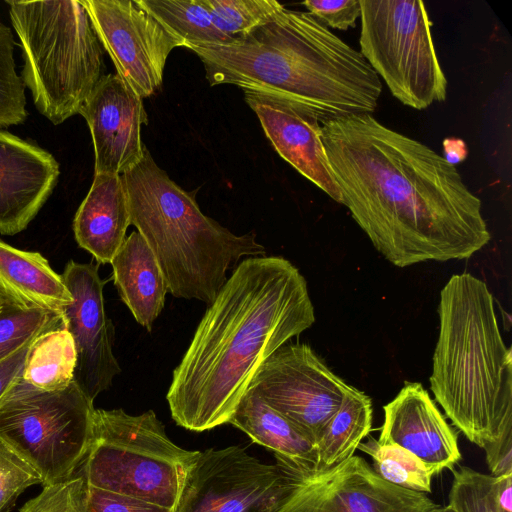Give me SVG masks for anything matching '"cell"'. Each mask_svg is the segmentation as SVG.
Returning <instances> with one entry per match:
<instances>
[{
  "instance_id": "f546056e",
  "label": "cell",
  "mask_w": 512,
  "mask_h": 512,
  "mask_svg": "<svg viewBox=\"0 0 512 512\" xmlns=\"http://www.w3.org/2000/svg\"><path fill=\"white\" fill-rule=\"evenodd\" d=\"M14 37L0 22V127L23 123L27 118L25 86L16 72Z\"/></svg>"
},
{
  "instance_id": "8d00e7d4",
  "label": "cell",
  "mask_w": 512,
  "mask_h": 512,
  "mask_svg": "<svg viewBox=\"0 0 512 512\" xmlns=\"http://www.w3.org/2000/svg\"><path fill=\"white\" fill-rule=\"evenodd\" d=\"M444 151L445 156L443 157L453 165L462 161L466 156L465 144L460 140H445Z\"/></svg>"
},
{
  "instance_id": "74e56055",
  "label": "cell",
  "mask_w": 512,
  "mask_h": 512,
  "mask_svg": "<svg viewBox=\"0 0 512 512\" xmlns=\"http://www.w3.org/2000/svg\"><path fill=\"white\" fill-rule=\"evenodd\" d=\"M430 512H454V511L448 506H444V507L437 506L435 509H433Z\"/></svg>"
},
{
  "instance_id": "d6a6232c",
  "label": "cell",
  "mask_w": 512,
  "mask_h": 512,
  "mask_svg": "<svg viewBox=\"0 0 512 512\" xmlns=\"http://www.w3.org/2000/svg\"><path fill=\"white\" fill-rule=\"evenodd\" d=\"M326 27L347 30L361 16L360 0H306L302 3Z\"/></svg>"
},
{
  "instance_id": "4316f807",
  "label": "cell",
  "mask_w": 512,
  "mask_h": 512,
  "mask_svg": "<svg viewBox=\"0 0 512 512\" xmlns=\"http://www.w3.org/2000/svg\"><path fill=\"white\" fill-rule=\"evenodd\" d=\"M62 328H66L62 314L0 302V361L42 334Z\"/></svg>"
},
{
  "instance_id": "3957f363",
  "label": "cell",
  "mask_w": 512,
  "mask_h": 512,
  "mask_svg": "<svg viewBox=\"0 0 512 512\" xmlns=\"http://www.w3.org/2000/svg\"><path fill=\"white\" fill-rule=\"evenodd\" d=\"M211 86L297 104L320 123L375 111L380 78L363 57L309 12L283 8L248 36L230 44L190 46Z\"/></svg>"
},
{
  "instance_id": "7402d4cb",
  "label": "cell",
  "mask_w": 512,
  "mask_h": 512,
  "mask_svg": "<svg viewBox=\"0 0 512 512\" xmlns=\"http://www.w3.org/2000/svg\"><path fill=\"white\" fill-rule=\"evenodd\" d=\"M228 423L272 450L277 464L302 476L313 474L315 445L251 389L242 397Z\"/></svg>"
},
{
  "instance_id": "8992f818",
  "label": "cell",
  "mask_w": 512,
  "mask_h": 512,
  "mask_svg": "<svg viewBox=\"0 0 512 512\" xmlns=\"http://www.w3.org/2000/svg\"><path fill=\"white\" fill-rule=\"evenodd\" d=\"M37 110L58 125L79 114L105 75L103 47L80 0L6 1Z\"/></svg>"
},
{
  "instance_id": "52a82bcc",
  "label": "cell",
  "mask_w": 512,
  "mask_h": 512,
  "mask_svg": "<svg viewBox=\"0 0 512 512\" xmlns=\"http://www.w3.org/2000/svg\"><path fill=\"white\" fill-rule=\"evenodd\" d=\"M198 453L177 446L152 410L95 409L82 472L89 486L173 509Z\"/></svg>"
},
{
  "instance_id": "4dcf8cb0",
  "label": "cell",
  "mask_w": 512,
  "mask_h": 512,
  "mask_svg": "<svg viewBox=\"0 0 512 512\" xmlns=\"http://www.w3.org/2000/svg\"><path fill=\"white\" fill-rule=\"evenodd\" d=\"M88 483L82 473L43 486L20 512H88Z\"/></svg>"
},
{
  "instance_id": "9a60e30c",
  "label": "cell",
  "mask_w": 512,
  "mask_h": 512,
  "mask_svg": "<svg viewBox=\"0 0 512 512\" xmlns=\"http://www.w3.org/2000/svg\"><path fill=\"white\" fill-rule=\"evenodd\" d=\"M94 147V174H120L143 158L142 126L148 123L143 99L117 74L104 75L79 110Z\"/></svg>"
},
{
  "instance_id": "1f68e13d",
  "label": "cell",
  "mask_w": 512,
  "mask_h": 512,
  "mask_svg": "<svg viewBox=\"0 0 512 512\" xmlns=\"http://www.w3.org/2000/svg\"><path fill=\"white\" fill-rule=\"evenodd\" d=\"M38 483L40 475L0 442V512H10L18 496Z\"/></svg>"
},
{
  "instance_id": "ffe728a7",
  "label": "cell",
  "mask_w": 512,
  "mask_h": 512,
  "mask_svg": "<svg viewBox=\"0 0 512 512\" xmlns=\"http://www.w3.org/2000/svg\"><path fill=\"white\" fill-rule=\"evenodd\" d=\"M72 300L62 276L39 252L20 250L0 240V302L63 315Z\"/></svg>"
},
{
  "instance_id": "8fae6325",
  "label": "cell",
  "mask_w": 512,
  "mask_h": 512,
  "mask_svg": "<svg viewBox=\"0 0 512 512\" xmlns=\"http://www.w3.org/2000/svg\"><path fill=\"white\" fill-rule=\"evenodd\" d=\"M348 386L309 345L289 343L264 362L249 389L316 445Z\"/></svg>"
},
{
  "instance_id": "277c9868",
  "label": "cell",
  "mask_w": 512,
  "mask_h": 512,
  "mask_svg": "<svg viewBox=\"0 0 512 512\" xmlns=\"http://www.w3.org/2000/svg\"><path fill=\"white\" fill-rule=\"evenodd\" d=\"M430 388L445 415L483 448L512 430V357L485 282L455 274L440 291Z\"/></svg>"
},
{
  "instance_id": "484cf974",
  "label": "cell",
  "mask_w": 512,
  "mask_h": 512,
  "mask_svg": "<svg viewBox=\"0 0 512 512\" xmlns=\"http://www.w3.org/2000/svg\"><path fill=\"white\" fill-rule=\"evenodd\" d=\"M372 459V469L386 482L420 493H430L432 473L425 464L406 449L380 443L373 437L357 447Z\"/></svg>"
},
{
  "instance_id": "9c48e42d",
  "label": "cell",
  "mask_w": 512,
  "mask_h": 512,
  "mask_svg": "<svg viewBox=\"0 0 512 512\" xmlns=\"http://www.w3.org/2000/svg\"><path fill=\"white\" fill-rule=\"evenodd\" d=\"M360 53L402 104L423 110L447 95L432 23L420 0H360Z\"/></svg>"
},
{
  "instance_id": "836d02e7",
  "label": "cell",
  "mask_w": 512,
  "mask_h": 512,
  "mask_svg": "<svg viewBox=\"0 0 512 512\" xmlns=\"http://www.w3.org/2000/svg\"><path fill=\"white\" fill-rule=\"evenodd\" d=\"M173 509L105 489L88 487V512H172Z\"/></svg>"
},
{
  "instance_id": "6da1fadb",
  "label": "cell",
  "mask_w": 512,
  "mask_h": 512,
  "mask_svg": "<svg viewBox=\"0 0 512 512\" xmlns=\"http://www.w3.org/2000/svg\"><path fill=\"white\" fill-rule=\"evenodd\" d=\"M321 138L342 204L395 266L467 259L490 241L481 200L427 145L371 114L323 122Z\"/></svg>"
},
{
  "instance_id": "f1b7e54d",
  "label": "cell",
  "mask_w": 512,
  "mask_h": 512,
  "mask_svg": "<svg viewBox=\"0 0 512 512\" xmlns=\"http://www.w3.org/2000/svg\"><path fill=\"white\" fill-rule=\"evenodd\" d=\"M452 474L447 506L454 512H506L496 496V477L466 466Z\"/></svg>"
},
{
  "instance_id": "7a4b0ae2",
  "label": "cell",
  "mask_w": 512,
  "mask_h": 512,
  "mask_svg": "<svg viewBox=\"0 0 512 512\" xmlns=\"http://www.w3.org/2000/svg\"><path fill=\"white\" fill-rule=\"evenodd\" d=\"M314 322L307 282L289 260H242L173 371L166 396L173 420L196 432L228 423L264 362Z\"/></svg>"
},
{
  "instance_id": "e575fe53",
  "label": "cell",
  "mask_w": 512,
  "mask_h": 512,
  "mask_svg": "<svg viewBox=\"0 0 512 512\" xmlns=\"http://www.w3.org/2000/svg\"><path fill=\"white\" fill-rule=\"evenodd\" d=\"M490 475L494 477L512 473V430L483 447Z\"/></svg>"
},
{
  "instance_id": "5b68a950",
  "label": "cell",
  "mask_w": 512,
  "mask_h": 512,
  "mask_svg": "<svg viewBox=\"0 0 512 512\" xmlns=\"http://www.w3.org/2000/svg\"><path fill=\"white\" fill-rule=\"evenodd\" d=\"M122 177L131 224L152 250L174 297L209 305L240 259L265 255L254 232L236 235L204 215L195 193L176 184L147 148Z\"/></svg>"
},
{
  "instance_id": "d590c367",
  "label": "cell",
  "mask_w": 512,
  "mask_h": 512,
  "mask_svg": "<svg viewBox=\"0 0 512 512\" xmlns=\"http://www.w3.org/2000/svg\"><path fill=\"white\" fill-rule=\"evenodd\" d=\"M32 343L21 347L0 361V401L11 386L22 377Z\"/></svg>"
},
{
  "instance_id": "603a6c76",
  "label": "cell",
  "mask_w": 512,
  "mask_h": 512,
  "mask_svg": "<svg viewBox=\"0 0 512 512\" xmlns=\"http://www.w3.org/2000/svg\"><path fill=\"white\" fill-rule=\"evenodd\" d=\"M372 402L368 395L348 386L340 407L316 442L314 473L328 471L354 455L372 427Z\"/></svg>"
},
{
  "instance_id": "ba28073f",
  "label": "cell",
  "mask_w": 512,
  "mask_h": 512,
  "mask_svg": "<svg viewBox=\"0 0 512 512\" xmlns=\"http://www.w3.org/2000/svg\"><path fill=\"white\" fill-rule=\"evenodd\" d=\"M94 410L74 381L43 391L21 377L0 401V442L40 475L43 486L64 480L86 457Z\"/></svg>"
},
{
  "instance_id": "2e32d148",
  "label": "cell",
  "mask_w": 512,
  "mask_h": 512,
  "mask_svg": "<svg viewBox=\"0 0 512 512\" xmlns=\"http://www.w3.org/2000/svg\"><path fill=\"white\" fill-rule=\"evenodd\" d=\"M276 152L329 197L342 204L321 138V123L307 109L270 94L244 91Z\"/></svg>"
},
{
  "instance_id": "ac0fdd59",
  "label": "cell",
  "mask_w": 512,
  "mask_h": 512,
  "mask_svg": "<svg viewBox=\"0 0 512 512\" xmlns=\"http://www.w3.org/2000/svg\"><path fill=\"white\" fill-rule=\"evenodd\" d=\"M59 164L48 151L0 130V233L27 228L51 195Z\"/></svg>"
},
{
  "instance_id": "d4e9b609",
  "label": "cell",
  "mask_w": 512,
  "mask_h": 512,
  "mask_svg": "<svg viewBox=\"0 0 512 512\" xmlns=\"http://www.w3.org/2000/svg\"><path fill=\"white\" fill-rule=\"evenodd\" d=\"M183 47L230 44L234 41L214 24L203 0H138Z\"/></svg>"
},
{
  "instance_id": "83f0119b",
  "label": "cell",
  "mask_w": 512,
  "mask_h": 512,
  "mask_svg": "<svg viewBox=\"0 0 512 512\" xmlns=\"http://www.w3.org/2000/svg\"><path fill=\"white\" fill-rule=\"evenodd\" d=\"M216 27L236 41L270 21L285 6L276 0H203Z\"/></svg>"
},
{
  "instance_id": "7c38bea8",
  "label": "cell",
  "mask_w": 512,
  "mask_h": 512,
  "mask_svg": "<svg viewBox=\"0 0 512 512\" xmlns=\"http://www.w3.org/2000/svg\"><path fill=\"white\" fill-rule=\"evenodd\" d=\"M116 74L142 99L161 86L167 58L183 43L138 0H80Z\"/></svg>"
},
{
  "instance_id": "30bf717a",
  "label": "cell",
  "mask_w": 512,
  "mask_h": 512,
  "mask_svg": "<svg viewBox=\"0 0 512 512\" xmlns=\"http://www.w3.org/2000/svg\"><path fill=\"white\" fill-rule=\"evenodd\" d=\"M301 477L239 446L199 451L172 512H280Z\"/></svg>"
},
{
  "instance_id": "d6986e66",
  "label": "cell",
  "mask_w": 512,
  "mask_h": 512,
  "mask_svg": "<svg viewBox=\"0 0 512 512\" xmlns=\"http://www.w3.org/2000/svg\"><path fill=\"white\" fill-rule=\"evenodd\" d=\"M131 225L127 190L120 174H94L73 221L78 245L97 263H111Z\"/></svg>"
},
{
  "instance_id": "cb8c5ba5",
  "label": "cell",
  "mask_w": 512,
  "mask_h": 512,
  "mask_svg": "<svg viewBox=\"0 0 512 512\" xmlns=\"http://www.w3.org/2000/svg\"><path fill=\"white\" fill-rule=\"evenodd\" d=\"M77 352L66 328L37 337L30 346L22 379L43 391H56L74 381Z\"/></svg>"
},
{
  "instance_id": "e0dca14e",
  "label": "cell",
  "mask_w": 512,
  "mask_h": 512,
  "mask_svg": "<svg viewBox=\"0 0 512 512\" xmlns=\"http://www.w3.org/2000/svg\"><path fill=\"white\" fill-rule=\"evenodd\" d=\"M378 442L398 445L417 458L432 475L453 470L461 459L458 433L449 425L418 382H406L384 407Z\"/></svg>"
},
{
  "instance_id": "4fadbf2b",
  "label": "cell",
  "mask_w": 512,
  "mask_h": 512,
  "mask_svg": "<svg viewBox=\"0 0 512 512\" xmlns=\"http://www.w3.org/2000/svg\"><path fill=\"white\" fill-rule=\"evenodd\" d=\"M61 276L73 298L63 318L77 352L74 382L94 401L121 372L113 353L114 326L104 306L107 280L99 275V263L74 260L66 264Z\"/></svg>"
},
{
  "instance_id": "44dd1931",
  "label": "cell",
  "mask_w": 512,
  "mask_h": 512,
  "mask_svg": "<svg viewBox=\"0 0 512 512\" xmlns=\"http://www.w3.org/2000/svg\"><path fill=\"white\" fill-rule=\"evenodd\" d=\"M111 265L121 300L135 320L151 331L164 308L168 287L152 250L138 231L127 236Z\"/></svg>"
},
{
  "instance_id": "5bb4252c",
  "label": "cell",
  "mask_w": 512,
  "mask_h": 512,
  "mask_svg": "<svg viewBox=\"0 0 512 512\" xmlns=\"http://www.w3.org/2000/svg\"><path fill=\"white\" fill-rule=\"evenodd\" d=\"M425 493L390 484L353 455L323 473L302 476L280 512H430Z\"/></svg>"
}]
</instances>
